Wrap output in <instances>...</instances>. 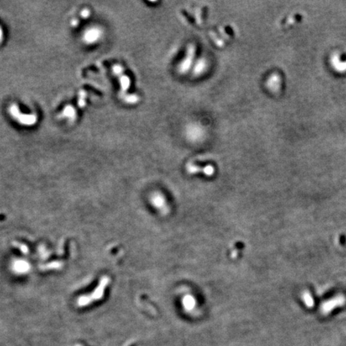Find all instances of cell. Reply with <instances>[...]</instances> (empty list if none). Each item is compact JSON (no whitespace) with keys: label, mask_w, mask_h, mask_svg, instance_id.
<instances>
[{"label":"cell","mask_w":346,"mask_h":346,"mask_svg":"<svg viewBox=\"0 0 346 346\" xmlns=\"http://www.w3.org/2000/svg\"><path fill=\"white\" fill-rule=\"evenodd\" d=\"M9 112L12 117L23 125L32 126L37 122V116L36 115L23 114L16 104H12L9 108Z\"/></svg>","instance_id":"cell-1"},{"label":"cell","mask_w":346,"mask_h":346,"mask_svg":"<svg viewBox=\"0 0 346 346\" xmlns=\"http://www.w3.org/2000/svg\"><path fill=\"white\" fill-rule=\"evenodd\" d=\"M108 284V278L104 277L103 279H102L100 284L99 285L98 289L93 293V294L90 297H83L79 298V305H86L87 304H89L90 302H91L93 299L94 300H98L99 298H101L103 294V291H104L105 287L107 286V285Z\"/></svg>","instance_id":"cell-2"},{"label":"cell","mask_w":346,"mask_h":346,"mask_svg":"<svg viewBox=\"0 0 346 346\" xmlns=\"http://www.w3.org/2000/svg\"><path fill=\"white\" fill-rule=\"evenodd\" d=\"M345 303V298L343 296H337V297L324 302L321 306V312L323 313H328L336 307L341 306Z\"/></svg>","instance_id":"cell-3"},{"label":"cell","mask_w":346,"mask_h":346,"mask_svg":"<svg viewBox=\"0 0 346 346\" xmlns=\"http://www.w3.org/2000/svg\"><path fill=\"white\" fill-rule=\"evenodd\" d=\"M113 72L116 74L117 76H119V79H120V85H121V89H122L123 92H125L128 88L130 86V79L127 75H124V69L120 65L116 64L115 66H113L112 67Z\"/></svg>","instance_id":"cell-4"},{"label":"cell","mask_w":346,"mask_h":346,"mask_svg":"<svg viewBox=\"0 0 346 346\" xmlns=\"http://www.w3.org/2000/svg\"><path fill=\"white\" fill-rule=\"evenodd\" d=\"M102 36V31L98 27L90 28L85 32L83 36V41L87 44L96 43Z\"/></svg>","instance_id":"cell-5"},{"label":"cell","mask_w":346,"mask_h":346,"mask_svg":"<svg viewBox=\"0 0 346 346\" xmlns=\"http://www.w3.org/2000/svg\"><path fill=\"white\" fill-rule=\"evenodd\" d=\"M61 116L63 117H64V118L68 119L70 121H74L76 119V112H75V109L72 106L68 105V106L65 107L63 112H62Z\"/></svg>","instance_id":"cell-6"},{"label":"cell","mask_w":346,"mask_h":346,"mask_svg":"<svg viewBox=\"0 0 346 346\" xmlns=\"http://www.w3.org/2000/svg\"><path fill=\"white\" fill-rule=\"evenodd\" d=\"M194 54H195V48L194 47H191L190 48H189L188 50V57L187 59H185L184 61L183 62V63H182V66H181V70L183 71V70H187L188 68L189 67V61L191 60L192 58L193 59V56H194Z\"/></svg>","instance_id":"cell-7"},{"label":"cell","mask_w":346,"mask_h":346,"mask_svg":"<svg viewBox=\"0 0 346 346\" xmlns=\"http://www.w3.org/2000/svg\"><path fill=\"white\" fill-rule=\"evenodd\" d=\"M15 270L18 272H24L28 270V264L25 261H17L14 265Z\"/></svg>","instance_id":"cell-8"},{"label":"cell","mask_w":346,"mask_h":346,"mask_svg":"<svg viewBox=\"0 0 346 346\" xmlns=\"http://www.w3.org/2000/svg\"><path fill=\"white\" fill-rule=\"evenodd\" d=\"M124 100L128 103H136L139 100V97L137 95H131L125 97Z\"/></svg>","instance_id":"cell-9"},{"label":"cell","mask_w":346,"mask_h":346,"mask_svg":"<svg viewBox=\"0 0 346 346\" xmlns=\"http://www.w3.org/2000/svg\"><path fill=\"white\" fill-rule=\"evenodd\" d=\"M304 299H305V301L306 302L307 305H309V306L313 305V298H312V297H311V295L309 294V293H305V296H304Z\"/></svg>","instance_id":"cell-10"},{"label":"cell","mask_w":346,"mask_h":346,"mask_svg":"<svg viewBox=\"0 0 346 346\" xmlns=\"http://www.w3.org/2000/svg\"><path fill=\"white\" fill-rule=\"evenodd\" d=\"M79 107H81V108H83V106L85 105V98H86V96H85V92H83V91H81L80 93H79Z\"/></svg>","instance_id":"cell-11"},{"label":"cell","mask_w":346,"mask_h":346,"mask_svg":"<svg viewBox=\"0 0 346 346\" xmlns=\"http://www.w3.org/2000/svg\"><path fill=\"white\" fill-rule=\"evenodd\" d=\"M90 15H91V11L88 10V9H84V10H83L82 11H81V16H82L83 19L88 18L89 16H90Z\"/></svg>","instance_id":"cell-12"},{"label":"cell","mask_w":346,"mask_h":346,"mask_svg":"<svg viewBox=\"0 0 346 346\" xmlns=\"http://www.w3.org/2000/svg\"><path fill=\"white\" fill-rule=\"evenodd\" d=\"M2 40H3V31L0 27V43H2Z\"/></svg>","instance_id":"cell-13"},{"label":"cell","mask_w":346,"mask_h":346,"mask_svg":"<svg viewBox=\"0 0 346 346\" xmlns=\"http://www.w3.org/2000/svg\"><path fill=\"white\" fill-rule=\"evenodd\" d=\"M78 23H79V21L77 19H73L72 22H71V24H72L73 27H76L78 25Z\"/></svg>","instance_id":"cell-14"}]
</instances>
